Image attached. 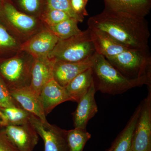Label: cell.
Listing matches in <instances>:
<instances>
[{"instance_id":"cell-1","label":"cell","mask_w":151,"mask_h":151,"mask_svg":"<svg viewBox=\"0 0 151 151\" xmlns=\"http://www.w3.org/2000/svg\"><path fill=\"white\" fill-rule=\"evenodd\" d=\"M88 28L106 33L116 41L131 49H149L150 36L144 17L105 8L102 13L90 17Z\"/></svg>"},{"instance_id":"cell-2","label":"cell","mask_w":151,"mask_h":151,"mask_svg":"<svg viewBox=\"0 0 151 151\" xmlns=\"http://www.w3.org/2000/svg\"><path fill=\"white\" fill-rule=\"evenodd\" d=\"M91 68L94 88L96 91L102 93L116 95L144 85L151 86V78H127L113 67L105 57L97 53L93 57Z\"/></svg>"},{"instance_id":"cell-3","label":"cell","mask_w":151,"mask_h":151,"mask_svg":"<svg viewBox=\"0 0 151 151\" xmlns=\"http://www.w3.org/2000/svg\"><path fill=\"white\" fill-rule=\"evenodd\" d=\"M0 22L21 44L45 27L40 19L22 12L11 1L3 2L0 9Z\"/></svg>"},{"instance_id":"cell-4","label":"cell","mask_w":151,"mask_h":151,"mask_svg":"<svg viewBox=\"0 0 151 151\" xmlns=\"http://www.w3.org/2000/svg\"><path fill=\"white\" fill-rule=\"evenodd\" d=\"M34 61V58L23 50L0 60V75L10 91L30 87Z\"/></svg>"},{"instance_id":"cell-5","label":"cell","mask_w":151,"mask_h":151,"mask_svg":"<svg viewBox=\"0 0 151 151\" xmlns=\"http://www.w3.org/2000/svg\"><path fill=\"white\" fill-rule=\"evenodd\" d=\"M96 53L91 31L88 28L78 35L59 39L48 57L67 62H79L92 57Z\"/></svg>"},{"instance_id":"cell-6","label":"cell","mask_w":151,"mask_h":151,"mask_svg":"<svg viewBox=\"0 0 151 151\" xmlns=\"http://www.w3.org/2000/svg\"><path fill=\"white\" fill-rule=\"evenodd\" d=\"M106 59L127 78H151V56L149 49H129Z\"/></svg>"},{"instance_id":"cell-7","label":"cell","mask_w":151,"mask_h":151,"mask_svg":"<svg viewBox=\"0 0 151 151\" xmlns=\"http://www.w3.org/2000/svg\"><path fill=\"white\" fill-rule=\"evenodd\" d=\"M151 87H148V94L140 103L132 139V151H151Z\"/></svg>"},{"instance_id":"cell-8","label":"cell","mask_w":151,"mask_h":151,"mask_svg":"<svg viewBox=\"0 0 151 151\" xmlns=\"http://www.w3.org/2000/svg\"><path fill=\"white\" fill-rule=\"evenodd\" d=\"M44 143V151H68L66 130L43 122L32 115L29 121Z\"/></svg>"},{"instance_id":"cell-9","label":"cell","mask_w":151,"mask_h":151,"mask_svg":"<svg viewBox=\"0 0 151 151\" xmlns=\"http://www.w3.org/2000/svg\"><path fill=\"white\" fill-rule=\"evenodd\" d=\"M7 138L18 151H32L37 145L39 135L30 123L9 125L4 127Z\"/></svg>"},{"instance_id":"cell-10","label":"cell","mask_w":151,"mask_h":151,"mask_svg":"<svg viewBox=\"0 0 151 151\" xmlns=\"http://www.w3.org/2000/svg\"><path fill=\"white\" fill-rule=\"evenodd\" d=\"M58 40L56 36L45 27L22 44L21 50L27 52L34 58L48 56Z\"/></svg>"},{"instance_id":"cell-11","label":"cell","mask_w":151,"mask_h":151,"mask_svg":"<svg viewBox=\"0 0 151 151\" xmlns=\"http://www.w3.org/2000/svg\"><path fill=\"white\" fill-rule=\"evenodd\" d=\"M94 56L79 62H67L55 59L53 79L60 86L65 87L77 75L91 68Z\"/></svg>"},{"instance_id":"cell-12","label":"cell","mask_w":151,"mask_h":151,"mask_svg":"<svg viewBox=\"0 0 151 151\" xmlns=\"http://www.w3.org/2000/svg\"><path fill=\"white\" fill-rule=\"evenodd\" d=\"M96 92L93 83L88 92L77 102V108L72 114L75 128L86 129L89 120L97 114L98 107L95 99Z\"/></svg>"},{"instance_id":"cell-13","label":"cell","mask_w":151,"mask_h":151,"mask_svg":"<svg viewBox=\"0 0 151 151\" xmlns=\"http://www.w3.org/2000/svg\"><path fill=\"white\" fill-rule=\"evenodd\" d=\"M55 59L48 56L34 58L30 88L39 95L45 85L53 78Z\"/></svg>"},{"instance_id":"cell-14","label":"cell","mask_w":151,"mask_h":151,"mask_svg":"<svg viewBox=\"0 0 151 151\" xmlns=\"http://www.w3.org/2000/svg\"><path fill=\"white\" fill-rule=\"evenodd\" d=\"M39 97L46 116L57 105L66 101H71L65 87L60 86L53 79L45 85Z\"/></svg>"},{"instance_id":"cell-15","label":"cell","mask_w":151,"mask_h":151,"mask_svg":"<svg viewBox=\"0 0 151 151\" xmlns=\"http://www.w3.org/2000/svg\"><path fill=\"white\" fill-rule=\"evenodd\" d=\"M10 92L14 100L21 108L42 121L47 122L39 95L34 92L30 87L11 90Z\"/></svg>"},{"instance_id":"cell-16","label":"cell","mask_w":151,"mask_h":151,"mask_svg":"<svg viewBox=\"0 0 151 151\" xmlns=\"http://www.w3.org/2000/svg\"><path fill=\"white\" fill-rule=\"evenodd\" d=\"M89 29L96 52L106 58L115 56L129 49L116 41L106 33L99 30Z\"/></svg>"},{"instance_id":"cell-17","label":"cell","mask_w":151,"mask_h":151,"mask_svg":"<svg viewBox=\"0 0 151 151\" xmlns=\"http://www.w3.org/2000/svg\"><path fill=\"white\" fill-rule=\"evenodd\" d=\"M105 8L145 17L150 14L151 0H104Z\"/></svg>"},{"instance_id":"cell-18","label":"cell","mask_w":151,"mask_h":151,"mask_svg":"<svg viewBox=\"0 0 151 151\" xmlns=\"http://www.w3.org/2000/svg\"><path fill=\"white\" fill-rule=\"evenodd\" d=\"M91 68L77 75L65 87L71 101L78 102L93 84Z\"/></svg>"},{"instance_id":"cell-19","label":"cell","mask_w":151,"mask_h":151,"mask_svg":"<svg viewBox=\"0 0 151 151\" xmlns=\"http://www.w3.org/2000/svg\"><path fill=\"white\" fill-rule=\"evenodd\" d=\"M140 109V104L136 108L126 127L116 138L109 149L110 151H132L133 135Z\"/></svg>"},{"instance_id":"cell-20","label":"cell","mask_w":151,"mask_h":151,"mask_svg":"<svg viewBox=\"0 0 151 151\" xmlns=\"http://www.w3.org/2000/svg\"><path fill=\"white\" fill-rule=\"evenodd\" d=\"M21 45L0 22V60L16 54L21 50Z\"/></svg>"},{"instance_id":"cell-21","label":"cell","mask_w":151,"mask_h":151,"mask_svg":"<svg viewBox=\"0 0 151 151\" xmlns=\"http://www.w3.org/2000/svg\"><path fill=\"white\" fill-rule=\"evenodd\" d=\"M78 22L76 19L70 18L57 24L45 27L59 39H66L82 32L78 27Z\"/></svg>"},{"instance_id":"cell-22","label":"cell","mask_w":151,"mask_h":151,"mask_svg":"<svg viewBox=\"0 0 151 151\" xmlns=\"http://www.w3.org/2000/svg\"><path fill=\"white\" fill-rule=\"evenodd\" d=\"M13 5L19 11L39 18L47 8V0H13Z\"/></svg>"},{"instance_id":"cell-23","label":"cell","mask_w":151,"mask_h":151,"mask_svg":"<svg viewBox=\"0 0 151 151\" xmlns=\"http://www.w3.org/2000/svg\"><path fill=\"white\" fill-rule=\"evenodd\" d=\"M68 151H83L91 134L86 129H76L66 131Z\"/></svg>"},{"instance_id":"cell-24","label":"cell","mask_w":151,"mask_h":151,"mask_svg":"<svg viewBox=\"0 0 151 151\" xmlns=\"http://www.w3.org/2000/svg\"><path fill=\"white\" fill-rule=\"evenodd\" d=\"M5 116L8 125H22L29 124L32 114L19 107H0Z\"/></svg>"},{"instance_id":"cell-25","label":"cell","mask_w":151,"mask_h":151,"mask_svg":"<svg viewBox=\"0 0 151 151\" xmlns=\"http://www.w3.org/2000/svg\"><path fill=\"white\" fill-rule=\"evenodd\" d=\"M68 14L63 11L46 8L40 19L45 27L50 26L70 18Z\"/></svg>"},{"instance_id":"cell-26","label":"cell","mask_w":151,"mask_h":151,"mask_svg":"<svg viewBox=\"0 0 151 151\" xmlns=\"http://www.w3.org/2000/svg\"><path fill=\"white\" fill-rule=\"evenodd\" d=\"M47 8L65 12L70 17L76 19L79 22H81L84 20V18L78 16L73 12L70 0H47Z\"/></svg>"},{"instance_id":"cell-27","label":"cell","mask_w":151,"mask_h":151,"mask_svg":"<svg viewBox=\"0 0 151 151\" xmlns=\"http://www.w3.org/2000/svg\"><path fill=\"white\" fill-rule=\"evenodd\" d=\"M0 107L3 108H11V107L21 108L20 106L12 97L9 89L1 75H0Z\"/></svg>"},{"instance_id":"cell-28","label":"cell","mask_w":151,"mask_h":151,"mask_svg":"<svg viewBox=\"0 0 151 151\" xmlns=\"http://www.w3.org/2000/svg\"><path fill=\"white\" fill-rule=\"evenodd\" d=\"M89 0H70L71 7L73 12L78 16L84 19L88 15L86 6Z\"/></svg>"},{"instance_id":"cell-29","label":"cell","mask_w":151,"mask_h":151,"mask_svg":"<svg viewBox=\"0 0 151 151\" xmlns=\"http://www.w3.org/2000/svg\"><path fill=\"white\" fill-rule=\"evenodd\" d=\"M0 151H18L9 140L3 129H0Z\"/></svg>"},{"instance_id":"cell-30","label":"cell","mask_w":151,"mask_h":151,"mask_svg":"<svg viewBox=\"0 0 151 151\" xmlns=\"http://www.w3.org/2000/svg\"><path fill=\"white\" fill-rule=\"evenodd\" d=\"M3 2L1 0H0V9L2 5Z\"/></svg>"},{"instance_id":"cell-31","label":"cell","mask_w":151,"mask_h":151,"mask_svg":"<svg viewBox=\"0 0 151 151\" xmlns=\"http://www.w3.org/2000/svg\"><path fill=\"white\" fill-rule=\"evenodd\" d=\"M1 1L2 2L10 1V0H1Z\"/></svg>"},{"instance_id":"cell-32","label":"cell","mask_w":151,"mask_h":151,"mask_svg":"<svg viewBox=\"0 0 151 151\" xmlns=\"http://www.w3.org/2000/svg\"><path fill=\"white\" fill-rule=\"evenodd\" d=\"M110 151V150H109V149H108V151Z\"/></svg>"}]
</instances>
